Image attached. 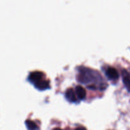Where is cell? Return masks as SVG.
Returning <instances> with one entry per match:
<instances>
[{
  "instance_id": "cell-1",
  "label": "cell",
  "mask_w": 130,
  "mask_h": 130,
  "mask_svg": "<svg viewBox=\"0 0 130 130\" xmlns=\"http://www.w3.org/2000/svg\"><path fill=\"white\" fill-rule=\"evenodd\" d=\"M107 77L110 80H116L119 78V72L114 67H110L107 68L105 72Z\"/></svg>"
},
{
  "instance_id": "cell-2",
  "label": "cell",
  "mask_w": 130,
  "mask_h": 130,
  "mask_svg": "<svg viewBox=\"0 0 130 130\" xmlns=\"http://www.w3.org/2000/svg\"><path fill=\"white\" fill-rule=\"evenodd\" d=\"M43 77V73L41 71H34L29 74V78L31 82L36 83L42 80Z\"/></svg>"
},
{
  "instance_id": "cell-3",
  "label": "cell",
  "mask_w": 130,
  "mask_h": 130,
  "mask_svg": "<svg viewBox=\"0 0 130 130\" xmlns=\"http://www.w3.org/2000/svg\"><path fill=\"white\" fill-rule=\"evenodd\" d=\"M122 77H123V83L126 86L127 90L130 92V75L128 71L123 69L122 71Z\"/></svg>"
},
{
  "instance_id": "cell-4",
  "label": "cell",
  "mask_w": 130,
  "mask_h": 130,
  "mask_svg": "<svg viewBox=\"0 0 130 130\" xmlns=\"http://www.w3.org/2000/svg\"><path fill=\"white\" fill-rule=\"evenodd\" d=\"M66 97L71 102H77V98L76 96V94H75L73 89L72 88L68 89L66 91Z\"/></svg>"
},
{
  "instance_id": "cell-5",
  "label": "cell",
  "mask_w": 130,
  "mask_h": 130,
  "mask_svg": "<svg viewBox=\"0 0 130 130\" xmlns=\"http://www.w3.org/2000/svg\"><path fill=\"white\" fill-rule=\"evenodd\" d=\"M34 86L36 88H38L39 90H44L48 88L50 86L49 82L48 81H45V80H41V81H38V82L34 84Z\"/></svg>"
},
{
  "instance_id": "cell-6",
  "label": "cell",
  "mask_w": 130,
  "mask_h": 130,
  "mask_svg": "<svg viewBox=\"0 0 130 130\" xmlns=\"http://www.w3.org/2000/svg\"><path fill=\"white\" fill-rule=\"evenodd\" d=\"M76 93L77 94V96L80 100H83L85 99L86 95V90L83 86L78 85L76 87Z\"/></svg>"
},
{
  "instance_id": "cell-7",
  "label": "cell",
  "mask_w": 130,
  "mask_h": 130,
  "mask_svg": "<svg viewBox=\"0 0 130 130\" xmlns=\"http://www.w3.org/2000/svg\"><path fill=\"white\" fill-rule=\"evenodd\" d=\"M25 125L29 130H39V127L38 125L31 120L27 119L25 121Z\"/></svg>"
},
{
  "instance_id": "cell-8",
  "label": "cell",
  "mask_w": 130,
  "mask_h": 130,
  "mask_svg": "<svg viewBox=\"0 0 130 130\" xmlns=\"http://www.w3.org/2000/svg\"><path fill=\"white\" fill-rule=\"evenodd\" d=\"M75 130H86V129L84 127H78V128H76Z\"/></svg>"
},
{
  "instance_id": "cell-9",
  "label": "cell",
  "mask_w": 130,
  "mask_h": 130,
  "mask_svg": "<svg viewBox=\"0 0 130 130\" xmlns=\"http://www.w3.org/2000/svg\"><path fill=\"white\" fill-rule=\"evenodd\" d=\"M53 130H63V129H60V128H55V129H53Z\"/></svg>"
}]
</instances>
